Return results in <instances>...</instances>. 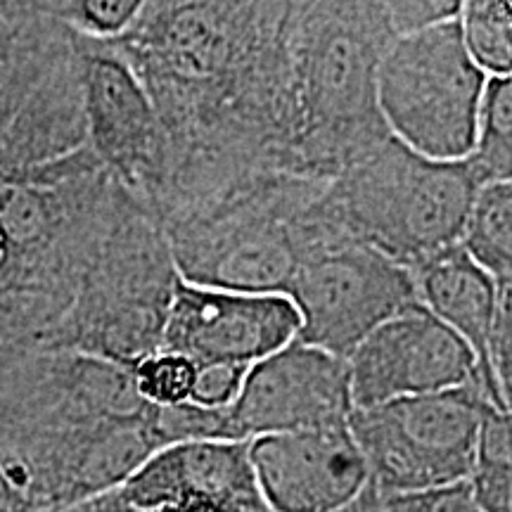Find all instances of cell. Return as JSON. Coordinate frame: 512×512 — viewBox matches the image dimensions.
Returning <instances> with one entry per match:
<instances>
[{"instance_id": "6da1fadb", "label": "cell", "mask_w": 512, "mask_h": 512, "mask_svg": "<svg viewBox=\"0 0 512 512\" xmlns=\"http://www.w3.org/2000/svg\"><path fill=\"white\" fill-rule=\"evenodd\" d=\"M290 3L152 0L114 41L157 114L159 223L259 174H287L283 27ZM292 176V174H290Z\"/></svg>"}, {"instance_id": "7a4b0ae2", "label": "cell", "mask_w": 512, "mask_h": 512, "mask_svg": "<svg viewBox=\"0 0 512 512\" xmlns=\"http://www.w3.org/2000/svg\"><path fill=\"white\" fill-rule=\"evenodd\" d=\"M159 418L117 363L69 351L0 363V470L15 512H62L119 489L166 448Z\"/></svg>"}, {"instance_id": "3957f363", "label": "cell", "mask_w": 512, "mask_h": 512, "mask_svg": "<svg viewBox=\"0 0 512 512\" xmlns=\"http://www.w3.org/2000/svg\"><path fill=\"white\" fill-rule=\"evenodd\" d=\"M396 41L387 3H290L283 27L285 171L330 183L392 133L377 67Z\"/></svg>"}, {"instance_id": "277c9868", "label": "cell", "mask_w": 512, "mask_h": 512, "mask_svg": "<svg viewBox=\"0 0 512 512\" xmlns=\"http://www.w3.org/2000/svg\"><path fill=\"white\" fill-rule=\"evenodd\" d=\"M325 188L271 171L166 221L181 280L209 290L285 294L306 256L349 242L325 214Z\"/></svg>"}, {"instance_id": "5b68a950", "label": "cell", "mask_w": 512, "mask_h": 512, "mask_svg": "<svg viewBox=\"0 0 512 512\" xmlns=\"http://www.w3.org/2000/svg\"><path fill=\"white\" fill-rule=\"evenodd\" d=\"M482 181L472 164L434 162L389 136L325 188L339 235L406 266L460 245Z\"/></svg>"}, {"instance_id": "8992f818", "label": "cell", "mask_w": 512, "mask_h": 512, "mask_svg": "<svg viewBox=\"0 0 512 512\" xmlns=\"http://www.w3.org/2000/svg\"><path fill=\"white\" fill-rule=\"evenodd\" d=\"M176 283L162 223L133 197L102 238L72 309L43 351H69L131 368L162 349Z\"/></svg>"}, {"instance_id": "52a82bcc", "label": "cell", "mask_w": 512, "mask_h": 512, "mask_svg": "<svg viewBox=\"0 0 512 512\" xmlns=\"http://www.w3.org/2000/svg\"><path fill=\"white\" fill-rule=\"evenodd\" d=\"M486 76L467 53L458 19L415 31L384 50L377 105L389 133L434 162L470 159Z\"/></svg>"}, {"instance_id": "ba28073f", "label": "cell", "mask_w": 512, "mask_h": 512, "mask_svg": "<svg viewBox=\"0 0 512 512\" xmlns=\"http://www.w3.org/2000/svg\"><path fill=\"white\" fill-rule=\"evenodd\" d=\"M491 403L479 387L406 396L349 413V430L382 494L470 482Z\"/></svg>"}, {"instance_id": "9c48e42d", "label": "cell", "mask_w": 512, "mask_h": 512, "mask_svg": "<svg viewBox=\"0 0 512 512\" xmlns=\"http://www.w3.org/2000/svg\"><path fill=\"white\" fill-rule=\"evenodd\" d=\"M285 297L302 320L297 342L344 361L384 320L420 304L413 273L358 242L311 252Z\"/></svg>"}, {"instance_id": "30bf717a", "label": "cell", "mask_w": 512, "mask_h": 512, "mask_svg": "<svg viewBox=\"0 0 512 512\" xmlns=\"http://www.w3.org/2000/svg\"><path fill=\"white\" fill-rule=\"evenodd\" d=\"M347 368L351 411L406 396L482 389L472 349L422 304L384 320L347 358Z\"/></svg>"}, {"instance_id": "8fae6325", "label": "cell", "mask_w": 512, "mask_h": 512, "mask_svg": "<svg viewBox=\"0 0 512 512\" xmlns=\"http://www.w3.org/2000/svg\"><path fill=\"white\" fill-rule=\"evenodd\" d=\"M79 50L88 147L147 209L164 166V140L152 102L110 43L79 36Z\"/></svg>"}, {"instance_id": "7c38bea8", "label": "cell", "mask_w": 512, "mask_h": 512, "mask_svg": "<svg viewBox=\"0 0 512 512\" xmlns=\"http://www.w3.org/2000/svg\"><path fill=\"white\" fill-rule=\"evenodd\" d=\"M299 313L285 294L209 290L181 280L162 337V351L200 368H252L299 335Z\"/></svg>"}, {"instance_id": "4fadbf2b", "label": "cell", "mask_w": 512, "mask_h": 512, "mask_svg": "<svg viewBox=\"0 0 512 512\" xmlns=\"http://www.w3.org/2000/svg\"><path fill=\"white\" fill-rule=\"evenodd\" d=\"M349 413L347 361L297 339L254 363L226 408L235 441L337 425Z\"/></svg>"}, {"instance_id": "5bb4252c", "label": "cell", "mask_w": 512, "mask_h": 512, "mask_svg": "<svg viewBox=\"0 0 512 512\" xmlns=\"http://www.w3.org/2000/svg\"><path fill=\"white\" fill-rule=\"evenodd\" d=\"M249 460L271 512H339L370 479L349 422L256 437Z\"/></svg>"}, {"instance_id": "9a60e30c", "label": "cell", "mask_w": 512, "mask_h": 512, "mask_svg": "<svg viewBox=\"0 0 512 512\" xmlns=\"http://www.w3.org/2000/svg\"><path fill=\"white\" fill-rule=\"evenodd\" d=\"M114 491L136 510L197 498L221 512H271L256 486L249 441H183L166 446Z\"/></svg>"}, {"instance_id": "2e32d148", "label": "cell", "mask_w": 512, "mask_h": 512, "mask_svg": "<svg viewBox=\"0 0 512 512\" xmlns=\"http://www.w3.org/2000/svg\"><path fill=\"white\" fill-rule=\"evenodd\" d=\"M418 299L427 311L463 339L477 358L482 389L496 411H503L489 361L496 313V278L456 245L411 268Z\"/></svg>"}, {"instance_id": "e0dca14e", "label": "cell", "mask_w": 512, "mask_h": 512, "mask_svg": "<svg viewBox=\"0 0 512 512\" xmlns=\"http://www.w3.org/2000/svg\"><path fill=\"white\" fill-rule=\"evenodd\" d=\"M460 245L496 280H512V181L479 188Z\"/></svg>"}, {"instance_id": "ac0fdd59", "label": "cell", "mask_w": 512, "mask_h": 512, "mask_svg": "<svg viewBox=\"0 0 512 512\" xmlns=\"http://www.w3.org/2000/svg\"><path fill=\"white\" fill-rule=\"evenodd\" d=\"M467 162L482 185L512 181V74L486 79L475 150Z\"/></svg>"}, {"instance_id": "d6986e66", "label": "cell", "mask_w": 512, "mask_h": 512, "mask_svg": "<svg viewBox=\"0 0 512 512\" xmlns=\"http://www.w3.org/2000/svg\"><path fill=\"white\" fill-rule=\"evenodd\" d=\"M470 484L482 512H512V411L484 415Z\"/></svg>"}, {"instance_id": "ffe728a7", "label": "cell", "mask_w": 512, "mask_h": 512, "mask_svg": "<svg viewBox=\"0 0 512 512\" xmlns=\"http://www.w3.org/2000/svg\"><path fill=\"white\" fill-rule=\"evenodd\" d=\"M62 29L50 3H0V86Z\"/></svg>"}, {"instance_id": "44dd1931", "label": "cell", "mask_w": 512, "mask_h": 512, "mask_svg": "<svg viewBox=\"0 0 512 512\" xmlns=\"http://www.w3.org/2000/svg\"><path fill=\"white\" fill-rule=\"evenodd\" d=\"M460 27L467 53L486 76L512 74V24L503 17L498 3H463Z\"/></svg>"}, {"instance_id": "7402d4cb", "label": "cell", "mask_w": 512, "mask_h": 512, "mask_svg": "<svg viewBox=\"0 0 512 512\" xmlns=\"http://www.w3.org/2000/svg\"><path fill=\"white\" fill-rule=\"evenodd\" d=\"M138 396L150 406L176 408L190 403L197 380V366L181 354L155 351L128 368Z\"/></svg>"}, {"instance_id": "603a6c76", "label": "cell", "mask_w": 512, "mask_h": 512, "mask_svg": "<svg viewBox=\"0 0 512 512\" xmlns=\"http://www.w3.org/2000/svg\"><path fill=\"white\" fill-rule=\"evenodd\" d=\"M143 8L140 0H67L50 3L53 15L74 34L93 41H114L126 34Z\"/></svg>"}, {"instance_id": "cb8c5ba5", "label": "cell", "mask_w": 512, "mask_h": 512, "mask_svg": "<svg viewBox=\"0 0 512 512\" xmlns=\"http://www.w3.org/2000/svg\"><path fill=\"white\" fill-rule=\"evenodd\" d=\"M358 503L363 512H482L470 482L403 494H382L368 484Z\"/></svg>"}, {"instance_id": "d4e9b609", "label": "cell", "mask_w": 512, "mask_h": 512, "mask_svg": "<svg viewBox=\"0 0 512 512\" xmlns=\"http://www.w3.org/2000/svg\"><path fill=\"white\" fill-rule=\"evenodd\" d=\"M496 313L491 328L489 361L503 411H512V280H496Z\"/></svg>"}, {"instance_id": "484cf974", "label": "cell", "mask_w": 512, "mask_h": 512, "mask_svg": "<svg viewBox=\"0 0 512 512\" xmlns=\"http://www.w3.org/2000/svg\"><path fill=\"white\" fill-rule=\"evenodd\" d=\"M249 368L235 366H209L197 370L195 389H192L190 403L211 411H226L238 399L242 382H245Z\"/></svg>"}, {"instance_id": "4316f807", "label": "cell", "mask_w": 512, "mask_h": 512, "mask_svg": "<svg viewBox=\"0 0 512 512\" xmlns=\"http://www.w3.org/2000/svg\"><path fill=\"white\" fill-rule=\"evenodd\" d=\"M12 157H10V145H8V133H5V112L3 102H0V181L12 176Z\"/></svg>"}, {"instance_id": "83f0119b", "label": "cell", "mask_w": 512, "mask_h": 512, "mask_svg": "<svg viewBox=\"0 0 512 512\" xmlns=\"http://www.w3.org/2000/svg\"><path fill=\"white\" fill-rule=\"evenodd\" d=\"M339 512H363V508H361V503H358V498L354 503L349 505V508H344V510H339Z\"/></svg>"}]
</instances>
